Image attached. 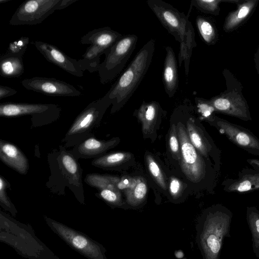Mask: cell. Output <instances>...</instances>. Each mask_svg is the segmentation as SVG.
I'll use <instances>...</instances> for the list:
<instances>
[{"mask_svg": "<svg viewBox=\"0 0 259 259\" xmlns=\"http://www.w3.org/2000/svg\"><path fill=\"white\" fill-rule=\"evenodd\" d=\"M195 39V32L191 22L182 42L180 43V52L178 55V62L180 66L184 63L185 73L188 75L189 71V64L193 49L196 47Z\"/></svg>", "mask_w": 259, "mask_h": 259, "instance_id": "obj_24", "label": "cell"}, {"mask_svg": "<svg viewBox=\"0 0 259 259\" xmlns=\"http://www.w3.org/2000/svg\"><path fill=\"white\" fill-rule=\"evenodd\" d=\"M246 161L251 165L254 169L259 170V159L257 158H249L246 160Z\"/></svg>", "mask_w": 259, "mask_h": 259, "instance_id": "obj_41", "label": "cell"}, {"mask_svg": "<svg viewBox=\"0 0 259 259\" xmlns=\"http://www.w3.org/2000/svg\"><path fill=\"white\" fill-rule=\"evenodd\" d=\"M17 91L9 87L3 85H0V100L16 94Z\"/></svg>", "mask_w": 259, "mask_h": 259, "instance_id": "obj_39", "label": "cell"}, {"mask_svg": "<svg viewBox=\"0 0 259 259\" xmlns=\"http://www.w3.org/2000/svg\"><path fill=\"white\" fill-rule=\"evenodd\" d=\"M246 216L251 234L253 252L259 259V210L254 206H247Z\"/></svg>", "mask_w": 259, "mask_h": 259, "instance_id": "obj_30", "label": "cell"}, {"mask_svg": "<svg viewBox=\"0 0 259 259\" xmlns=\"http://www.w3.org/2000/svg\"><path fill=\"white\" fill-rule=\"evenodd\" d=\"M120 141L118 138L109 140L96 139L94 136L75 146L70 152L77 159L98 158L110 149L116 146Z\"/></svg>", "mask_w": 259, "mask_h": 259, "instance_id": "obj_16", "label": "cell"}, {"mask_svg": "<svg viewBox=\"0 0 259 259\" xmlns=\"http://www.w3.org/2000/svg\"><path fill=\"white\" fill-rule=\"evenodd\" d=\"M32 43L49 62L76 77L83 76V71L79 67L77 60L67 56L56 46L38 40H35Z\"/></svg>", "mask_w": 259, "mask_h": 259, "instance_id": "obj_15", "label": "cell"}, {"mask_svg": "<svg viewBox=\"0 0 259 259\" xmlns=\"http://www.w3.org/2000/svg\"><path fill=\"white\" fill-rule=\"evenodd\" d=\"M10 183L2 176H0V205L13 216H16L17 210L7 194L6 189L10 188Z\"/></svg>", "mask_w": 259, "mask_h": 259, "instance_id": "obj_32", "label": "cell"}, {"mask_svg": "<svg viewBox=\"0 0 259 259\" xmlns=\"http://www.w3.org/2000/svg\"><path fill=\"white\" fill-rule=\"evenodd\" d=\"M122 37L121 33L110 27H104L88 32L81 38L80 43L94 45L107 51Z\"/></svg>", "mask_w": 259, "mask_h": 259, "instance_id": "obj_21", "label": "cell"}, {"mask_svg": "<svg viewBox=\"0 0 259 259\" xmlns=\"http://www.w3.org/2000/svg\"><path fill=\"white\" fill-rule=\"evenodd\" d=\"M258 3V0H239L236 10L231 11L226 17L223 30L232 32L244 24L252 15Z\"/></svg>", "mask_w": 259, "mask_h": 259, "instance_id": "obj_19", "label": "cell"}, {"mask_svg": "<svg viewBox=\"0 0 259 259\" xmlns=\"http://www.w3.org/2000/svg\"><path fill=\"white\" fill-rule=\"evenodd\" d=\"M48 154L51 175L45 185L55 194L64 195L68 188L82 204H85L82 181V169L74 155L63 145Z\"/></svg>", "mask_w": 259, "mask_h": 259, "instance_id": "obj_2", "label": "cell"}, {"mask_svg": "<svg viewBox=\"0 0 259 259\" xmlns=\"http://www.w3.org/2000/svg\"><path fill=\"white\" fill-rule=\"evenodd\" d=\"M44 220L50 229L71 247L89 259H107L106 249L100 243L78 231L47 216Z\"/></svg>", "mask_w": 259, "mask_h": 259, "instance_id": "obj_9", "label": "cell"}, {"mask_svg": "<svg viewBox=\"0 0 259 259\" xmlns=\"http://www.w3.org/2000/svg\"><path fill=\"white\" fill-rule=\"evenodd\" d=\"M137 41L136 35L127 34L105 52V59L98 71L101 83L111 82L119 74L135 50Z\"/></svg>", "mask_w": 259, "mask_h": 259, "instance_id": "obj_7", "label": "cell"}, {"mask_svg": "<svg viewBox=\"0 0 259 259\" xmlns=\"http://www.w3.org/2000/svg\"><path fill=\"white\" fill-rule=\"evenodd\" d=\"M162 113L160 104L156 101H143L136 113L142 123V131L145 136L153 132L156 123Z\"/></svg>", "mask_w": 259, "mask_h": 259, "instance_id": "obj_22", "label": "cell"}, {"mask_svg": "<svg viewBox=\"0 0 259 259\" xmlns=\"http://www.w3.org/2000/svg\"><path fill=\"white\" fill-rule=\"evenodd\" d=\"M169 146L172 154L178 160L181 159V148L178 138L177 126L175 124L171 125L169 135Z\"/></svg>", "mask_w": 259, "mask_h": 259, "instance_id": "obj_37", "label": "cell"}, {"mask_svg": "<svg viewBox=\"0 0 259 259\" xmlns=\"http://www.w3.org/2000/svg\"><path fill=\"white\" fill-rule=\"evenodd\" d=\"M209 122L234 144L251 154L259 156V139L251 131L217 116Z\"/></svg>", "mask_w": 259, "mask_h": 259, "instance_id": "obj_12", "label": "cell"}, {"mask_svg": "<svg viewBox=\"0 0 259 259\" xmlns=\"http://www.w3.org/2000/svg\"><path fill=\"white\" fill-rule=\"evenodd\" d=\"M120 181L116 176L97 173L88 174L84 179L87 184L98 190L110 189L120 191L119 189Z\"/></svg>", "mask_w": 259, "mask_h": 259, "instance_id": "obj_26", "label": "cell"}, {"mask_svg": "<svg viewBox=\"0 0 259 259\" xmlns=\"http://www.w3.org/2000/svg\"><path fill=\"white\" fill-rule=\"evenodd\" d=\"M155 48L154 39L147 41L107 92L112 102L111 113L120 109L136 91L148 70Z\"/></svg>", "mask_w": 259, "mask_h": 259, "instance_id": "obj_3", "label": "cell"}, {"mask_svg": "<svg viewBox=\"0 0 259 259\" xmlns=\"http://www.w3.org/2000/svg\"><path fill=\"white\" fill-rule=\"evenodd\" d=\"M25 89L54 97H77L82 94L73 85L55 78L33 77L21 81Z\"/></svg>", "mask_w": 259, "mask_h": 259, "instance_id": "obj_13", "label": "cell"}, {"mask_svg": "<svg viewBox=\"0 0 259 259\" xmlns=\"http://www.w3.org/2000/svg\"><path fill=\"white\" fill-rule=\"evenodd\" d=\"M112 104L107 93L102 98L93 101L78 115L62 140L66 148L74 147L92 137L99 126L108 107Z\"/></svg>", "mask_w": 259, "mask_h": 259, "instance_id": "obj_4", "label": "cell"}, {"mask_svg": "<svg viewBox=\"0 0 259 259\" xmlns=\"http://www.w3.org/2000/svg\"><path fill=\"white\" fill-rule=\"evenodd\" d=\"M186 131L189 140L197 150L205 158H212L215 170L219 171L221 164V152L209 138L200 128L198 127L193 119L190 118L187 121Z\"/></svg>", "mask_w": 259, "mask_h": 259, "instance_id": "obj_14", "label": "cell"}, {"mask_svg": "<svg viewBox=\"0 0 259 259\" xmlns=\"http://www.w3.org/2000/svg\"><path fill=\"white\" fill-rule=\"evenodd\" d=\"M223 75L226 89L210 100L216 112L236 117L242 120H252L247 102L242 93L243 85L230 71L224 69Z\"/></svg>", "mask_w": 259, "mask_h": 259, "instance_id": "obj_5", "label": "cell"}, {"mask_svg": "<svg viewBox=\"0 0 259 259\" xmlns=\"http://www.w3.org/2000/svg\"><path fill=\"white\" fill-rule=\"evenodd\" d=\"M131 158L132 154L130 153L117 152L95 158L92 161L91 164L100 168L113 169L125 163Z\"/></svg>", "mask_w": 259, "mask_h": 259, "instance_id": "obj_27", "label": "cell"}, {"mask_svg": "<svg viewBox=\"0 0 259 259\" xmlns=\"http://www.w3.org/2000/svg\"><path fill=\"white\" fill-rule=\"evenodd\" d=\"M181 259H187V258L186 257H183V258H182Z\"/></svg>", "mask_w": 259, "mask_h": 259, "instance_id": "obj_44", "label": "cell"}, {"mask_svg": "<svg viewBox=\"0 0 259 259\" xmlns=\"http://www.w3.org/2000/svg\"><path fill=\"white\" fill-rule=\"evenodd\" d=\"M106 51L96 46L90 45L86 50L82 58L77 60V64L82 71L88 70L91 73L98 71L100 67V57Z\"/></svg>", "mask_w": 259, "mask_h": 259, "instance_id": "obj_25", "label": "cell"}, {"mask_svg": "<svg viewBox=\"0 0 259 259\" xmlns=\"http://www.w3.org/2000/svg\"><path fill=\"white\" fill-rule=\"evenodd\" d=\"M146 3L168 32L177 41L182 42L191 23L189 15L162 0H148Z\"/></svg>", "mask_w": 259, "mask_h": 259, "instance_id": "obj_10", "label": "cell"}, {"mask_svg": "<svg viewBox=\"0 0 259 259\" xmlns=\"http://www.w3.org/2000/svg\"><path fill=\"white\" fill-rule=\"evenodd\" d=\"M9 1H10V0H0V3L1 4H3V3H5L8 2Z\"/></svg>", "mask_w": 259, "mask_h": 259, "instance_id": "obj_43", "label": "cell"}, {"mask_svg": "<svg viewBox=\"0 0 259 259\" xmlns=\"http://www.w3.org/2000/svg\"><path fill=\"white\" fill-rule=\"evenodd\" d=\"M97 197L103 199L110 206L120 207L123 205L120 191L110 189L98 190Z\"/></svg>", "mask_w": 259, "mask_h": 259, "instance_id": "obj_33", "label": "cell"}, {"mask_svg": "<svg viewBox=\"0 0 259 259\" xmlns=\"http://www.w3.org/2000/svg\"><path fill=\"white\" fill-rule=\"evenodd\" d=\"M61 0H28L17 8L9 23L12 25H32L41 23L58 10Z\"/></svg>", "mask_w": 259, "mask_h": 259, "instance_id": "obj_11", "label": "cell"}, {"mask_svg": "<svg viewBox=\"0 0 259 259\" xmlns=\"http://www.w3.org/2000/svg\"><path fill=\"white\" fill-rule=\"evenodd\" d=\"M165 51L162 81L167 95L171 98L176 93L179 86L178 64L172 48L169 46L166 47Z\"/></svg>", "mask_w": 259, "mask_h": 259, "instance_id": "obj_20", "label": "cell"}, {"mask_svg": "<svg viewBox=\"0 0 259 259\" xmlns=\"http://www.w3.org/2000/svg\"><path fill=\"white\" fill-rule=\"evenodd\" d=\"M0 159L1 161L21 175H26L29 165L27 158L15 145L0 140Z\"/></svg>", "mask_w": 259, "mask_h": 259, "instance_id": "obj_18", "label": "cell"}, {"mask_svg": "<svg viewBox=\"0 0 259 259\" xmlns=\"http://www.w3.org/2000/svg\"><path fill=\"white\" fill-rule=\"evenodd\" d=\"M29 38L27 36H22L19 39L11 42L8 48L7 53L23 57L28 45Z\"/></svg>", "mask_w": 259, "mask_h": 259, "instance_id": "obj_36", "label": "cell"}, {"mask_svg": "<svg viewBox=\"0 0 259 259\" xmlns=\"http://www.w3.org/2000/svg\"><path fill=\"white\" fill-rule=\"evenodd\" d=\"M254 61L255 63V67L259 75V44L254 56Z\"/></svg>", "mask_w": 259, "mask_h": 259, "instance_id": "obj_42", "label": "cell"}, {"mask_svg": "<svg viewBox=\"0 0 259 259\" xmlns=\"http://www.w3.org/2000/svg\"><path fill=\"white\" fill-rule=\"evenodd\" d=\"M77 1L78 0H61L58 6V10L65 9Z\"/></svg>", "mask_w": 259, "mask_h": 259, "instance_id": "obj_40", "label": "cell"}, {"mask_svg": "<svg viewBox=\"0 0 259 259\" xmlns=\"http://www.w3.org/2000/svg\"><path fill=\"white\" fill-rule=\"evenodd\" d=\"M24 72L22 57L9 53L2 55L0 58V74L7 78H16Z\"/></svg>", "mask_w": 259, "mask_h": 259, "instance_id": "obj_23", "label": "cell"}, {"mask_svg": "<svg viewBox=\"0 0 259 259\" xmlns=\"http://www.w3.org/2000/svg\"><path fill=\"white\" fill-rule=\"evenodd\" d=\"M146 160L148 169L157 184L162 189L166 190L167 187L165 181L157 162L150 155H147L146 156Z\"/></svg>", "mask_w": 259, "mask_h": 259, "instance_id": "obj_34", "label": "cell"}, {"mask_svg": "<svg viewBox=\"0 0 259 259\" xmlns=\"http://www.w3.org/2000/svg\"><path fill=\"white\" fill-rule=\"evenodd\" d=\"M147 190L146 183L142 178H135L133 184L124 190L126 202L133 207L140 206L145 199Z\"/></svg>", "mask_w": 259, "mask_h": 259, "instance_id": "obj_28", "label": "cell"}, {"mask_svg": "<svg viewBox=\"0 0 259 259\" xmlns=\"http://www.w3.org/2000/svg\"><path fill=\"white\" fill-rule=\"evenodd\" d=\"M196 25L201 37L208 45H214L218 40L219 33L213 22L208 17L198 16Z\"/></svg>", "mask_w": 259, "mask_h": 259, "instance_id": "obj_29", "label": "cell"}, {"mask_svg": "<svg viewBox=\"0 0 259 259\" xmlns=\"http://www.w3.org/2000/svg\"><path fill=\"white\" fill-rule=\"evenodd\" d=\"M177 130L181 148V166L186 178L194 183L206 182L207 179L213 182L214 170L192 144L184 125L178 123Z\"/></svg>", "mask_w": 259, "mask_h": 259, "instance_id": "obj_6", "label": "cell"}, {"mask_svg": "<svg viewBox=\"0 0 259 259\" xmlns=\"http://www.w3.org/2000/svg\"><path fill=\"white\" fill-rule=\"evenodd\" d=\"M224 0H192L191 6L202 13L218 16L220 14L221 3Z\"/></svg>", "mask_w": 259, "mask_h": 259, "instance_id": "obj_31", "label": "cell"}, {"mask_svg": "<svg viewBox=\"0 0 259 259\" xmlns=\"http://www.w3.org/2000/svg\"><path fill=\"white\" fill-rule=\"evenodd\" d=\"M182 190V183L176 178H171L169 183V192L174 199L178 198Z\"/></svg>", "mask_w": 259, "mask_h": 259, "instance_id": "obj_38", "label": "cell"}, {"mask_svg": "<svg viewBox=\"0 0 259 259\" xmlns=\"http://www.w3.org/2000/svg\"><path fill=\"white\" fill-rule=\"evenodd\" d=\"M61 108L57 104L7 102L0 104V116L16 117L29 115L31 127L46 125L57 120Z\"/></svg>", "mask_w": 259, "mask_h": 259, "instance_id": "obj_8", "label": "cell"}, {"mask_svg": "<svg viewBox=\"0 0 259 259\" xmlns=\"http://www.w3.org/2000/svg\"><path fill=\"white\" fill-rule=\"evenodd\" d=\"M195 101L198 110L202 116L208 122L211 121L215 116L214 113L216 111L210 100L196 97Z\"/></svg>", "mask_w": 259, "mask_h": 259, "instance_id": "obj_35", "label": "cell"}, {"mask_svg": "<svg viewBox=\"0 0 259 259\" xmlns=\"http://www.w3.org/2000/svg\"><path fill=\"white\" fill-rule=\"evenodd\" d=\"M223 190L229 193H245L259 190V170L244 168L235 179L227 178L222 182Z\"/></svg>", "mask_w": 259, "mask_h": 259, "instance_id": "obj_17", "label": "cell"}, {"mask_svg": "<svg viewBox=\"0 0 259 259\" xmlns=\"http://www.w3.org/2000/svg\"><path fill=\"white\" fill-rule=\"evenodd\" d=\"M233 213L218 204L205 210L196 225V242L203 259H221L224 241L230 238Z\"/></svg>", "mask_w": 259, "mask_h": 259, "instance_id": "obj_1", "label": "cell"}]
</instances>
